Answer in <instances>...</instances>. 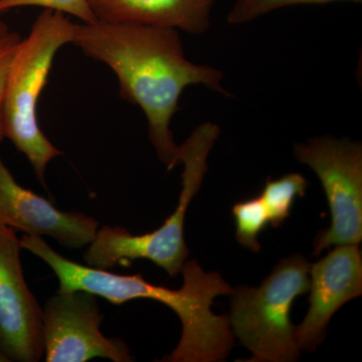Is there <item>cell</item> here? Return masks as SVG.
Segmentation results:
<instances>
[{
    "label": "cell",
    "mask_w": 362,
    "mask_h": 362,
    "mask_svg": "<svg viewBox=\"0 0 362 362\" xmlns=\"http://www.w3.org/2000/svg\"><path fill=\"white\" fill-rule=\"evenodd\" d=\"M71 44L116 74L121 98L144 112L150 141L168 171L180 164V146L170 123L183 90L202 85L230 96L223 73L188 61L180 33L173 28L96 21L78 25Z\"/></svg>",
    "instance_id": "1"
},
{
    "label": "cell",
    "mask_w": 362,
    "mask_h": 362,
    "mask_svg": "<svg viewBox=\"0 0 362 362\" xmlns=\"http://www.w3.org/2000/svg\"><path fill=\"white\" fill-rule=\"evenodd\" d=\"M21 246L52 269L59 281L57 292L82 290L114 305L150 299L175 311L182 333L177 346L162 361H225L230 354L235 338L230 319L228 315H216L211 305L216 297L230 296L233 288L218 272H204L194 259L185 262L182 267V287L171 290L147 282L141 274L120 275L81 265L59 255L39 235H23Z\"/></svg>",
    "instance_id": "2"
},
{
    "label": "cell",
    "mask_w": 362,
    "mask_h": 362,
    "mask_svg": "<svg viewBox=\"0 0 362 362\" xmlns=\"http://www.w3.org/2000/svg\"><path fill=\"white\" fill-rule=\"evenodd\" d=\"M78 25L59 11L44 9L33 25L30 35L14 57L7 78L4 101V137L25 154L35 177L47 189L45 168L63 156L40 129L37 102L47 84L57 52L71 44Z\"/></svg>",
    "instance_id": "3"
},
{
    "label": "cell",
    "mask_w": 362,
    "mask_h": 362,
    "mask_svg": "<svg viewBox=\"0 0 362 362\" xmlns=\"http://www.w3.org/2000/svg\"><path fill=\"white\" fill-rule=\"evenodd\" d=\"M218 133L199 127L180 146L183 164L180 201L175 211L160 228L144 235H133L122 226L98 228L84 252L86 265L110 271L116 266L129 267L136 259H148L175 278L189 256L185 240V221L190 202L202 187L207 171V156Z\"/></svg>",
    "instance_id": "4"
},
{
    "label": "cell",
    "mask_w": 362,
    "mask_h": 362,
    "mask_svg": "<svg viewBox=\"0 0 362 362\" xmlns=\"http://www.w3.org/2000/svg\"><path fill=\"white\" fill-rule=\"evenodd\" d=\"M311 264L300 254L281 259L258 288L238 286L230 296L233 337L252 352L250 362H293L300 356L290 318L297 297L309 290Z\"/></svg>",
    "instance_id": "5"
},
{
    "label": "cell",
    "mask_w": 362,
    "mask_h": 362,
    "mask_svg": "<svg viewBox=\"0 0 362 362\" xmlns=\"http://www.w3.org/2000/svg\"><path fill=\"white\" fill-rule=\"evenodd\" d=\"M294 154L318 176L330 207L331 226L317 235L313 256L331 246L361 244V143L324 136L296 143Z\"/></svg>",
    "instance_id": "6"
},
{
    "label": "cell",
    "mask_w": 362,
    "mask_h": 362,
    "mask_svg": "<svg viewBox=\"0 0 362 362\" xmlns=\"http://www.w3.org/2000/svg\"><path fill=\"white\" fill-rule=\"evenodd\" d=\"M98 296L87 291L59 293L42 309L44 358L47 362H86L95 358L134 361L129 347L101 331Z\"/></svg>",
    "instance_id": "7"
},
{
    "label": "cell",
    "mask_w": 362,
    "mask_h": 362,
    "mask_svg": "<svg viewBox=\"0 0 362 362\" xmlns=\"http://www.w3.org/2000/svg\"><path fill=\"white\" fill-rule=\"evenodd\" d=\"M21 250L16 230L0 225V347L11 361L37 362L44 313L23 276Z\"/></svg>",
    "instance_id": "8"
},
{
    "label": "cell",
    "mask_w": 362,
    "mask_h": 362,
    "mask_svg": "<svg viewBox=\"0 0 362 362\" xmlns=\"http://www.w3.org/2000/svg\"><path fill=\"white\" fill-rule=\"evenodd\" d=\"M309 310L295 327L298 347L314 351L338 309L362 294V255L358 245H340L311 265Z\"/></svg>",
    "instance_id": "9"
},
{
    "label": "cell",
    "mask_w": 362,
    "mask_h": 362,
    "mask_svg": "<svg viewBox=\"0 0 362 362\" xmlns=\"http://www.w3.org/2000/svg\"><path fill=\"white\" fill-rule=\"evenodd\" d=\"M0 225L25 235L49 237L66 249L94 240L99 221L78 211H63L14 180L0 156Z\"/></svg>",
    "instance_id": "10"
},
{
    "label": "cell",
    "mask_w": 362,
    "mask_h": 362,
    "mask_svg": "<svg viewBox=\"0 0 362 362\" xmlns=\"http://www.w3.org/2000/svg\"><path fill=\"white\" fill-rule=\"evenodd\" d=\"M98 21L135 23L202 35L214 0H89Z\"/></svg>",
    "instance_id": "11"
},
{
    "label": "cell",
    "mask_w": 362,
    "mask_h": 362,
    "mask_svg": "<svg viewBox=\"0 0 362 362\" xmlns=\"http://www.w3.org/2000/svg\"><path fill=\"white\" fill-rule=\"evenodd\" d=\"M307 187L308 181L299 173H289L276 180L268 178L259 197L273 228H279L287 220L295 202L298 197H304Z\"/></svg>",
    "instance_id": "12"
},
{
    "label": "cell",
    "mask_w": 362,
    "mask_h": 362,
    "mask_svg": "<svg viewBox=\"0 0 362 362\" xmlns=\"http://www.w3.org/2000/svg\"><path fill=\"white\" fill-rule=\"evenodd\" d=\"M233 214L238 243L252 252L261 251L258 238L270 223L261 197L258 195L238 202L233 207Z\"/></svg>",
    "instance_id": "13"
},
{
    "label": "cell",
    "mask_w": 362,
    "mask_h": 362,
    "mask_svg": "<svg viewBox=\"0 0 362 362\" xmlns=\"http://www.w3.org/2000/svg\"><path fill=\"white\" fill-rule=\"evenodd\" d=\"M361 1L362 0H235L226 20L230 25H244L283 7L300 4H327L332 2L359 4Z\"/></svg>",
    "instance_id": "14"
},
{
    "label": "cell",
    "mask_w": 362,
    "mask_h": 362,
    "mask_svg": "<svg viewBox=\"0 0 362 362\" xmlns=\"http://www.w3.org/2000/svg\"><path fill=\"white\" fill-rule=\"evenodd\" d=\"M23 6H40L49 11L70 14L89 25L98 21L89 0H0V14Z\"/></svg>",
    "instance_id": "15"
},
{
    "label": "cell",
    "mask_w": 362,
    "mask_h": 362,
    "mask_svg": "<svg viewBox=\"0 0 362 362\" xmlns=\"http://www.w3.org/2000/svg\"><path fill=\"white\" fill-rule=\"evenodd\" d=\"M23 42L20 33L13 32L4 21L0 20V144L4 141V101L7 78L14 57Z\"/></svg>",
    "instance_id": "16"
},
{
    "label": "cell",
    "mask_w": 362,
    "mask_h": 362,
    "mask_svg": "<svg viewBox=\"0 0 362 362\" xmlns=\"http://www.w3.org/2000/svg\"><path fill=\"white\" fill-rule=\"evenodd\" d=\"M8 357H7L6 354H4V350L1 349V347H0V362H9Z\"/></svg>",
    "instance_id": "17"
}]
</instances>
